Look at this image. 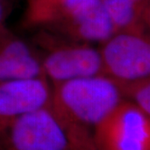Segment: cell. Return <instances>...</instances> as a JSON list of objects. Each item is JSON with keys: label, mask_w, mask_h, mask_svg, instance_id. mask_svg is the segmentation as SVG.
<instances>
[{"label": "cell", "mask_w": 150, "mask_h": 150, "mask_svg": "<svg viewBox=\"0 0 150 150\" xmlns=\"http://www.w3.org/2000/svg\"><path fill=\"white\" fill-rule=\"evenodd\" d=\"M115 33H149L150 0H100Z\"/></svg>", "instance_id": "10"}, {"label": "cell", "mask_w": 150, "mask_h": 150, "mask_svg": "<svg viewBox=\"0 0 150 150\" xmlns=\"http://www.w3.org/2000/svg\"><path fill=\"white\" fill-rule=\"evenodd\" d=\"M99 0H27L23 24L29 29L48 28Z\"/></svg>", "instance_id": "9"}, {"label": "cell", "mask_w": 150, "mask_h": 150, "mask_svg": "<svg viewBox=\"0 0 150 150\" xmlns=\"http://www.w3.org/2000/svg\"><path fill=\"white\" fill-rule=\"evenodd\" d=\"M2 132L11 150H68L69 135L49 104L19 115Z\"/></svg>", "instance_id": "4"}, {"label": "cell", "mask_w": 150, "mask_h": 150, "mask_svg": "<svg viewBox=\"0 0 150 150\" xmlns=\"http://www.w3.org/2000/svg\"><path fill=\"white\" fill-rule=\"evenodd\" d=\"M123 100L150 115V76L130 80H114Z\"/></svg>", "instance_id": "11"}, {"label": "cell", "mask_w": 150, "mask_h": 150, "mask_svg": "<svg viewBox=\"0 0 150 150\" xmlns=\"http://www.w3.org/2000/svg\"><path fill=\"white\" fill-rule=\"evenodd\" d=\"M98 49L103 75L113 80L150 76L149 33H115Z\"/></svg>", "instance_id": "3"}, {"label": "cell", "mask_w": 150, "mask_h": 150, "mask_svg": "<svg viewBox=\"0 0 150 150\" xmlns=\"http://www.w3.org/2000/svg\"><path fill=\"white\" fill-rule=\"evenodd\" d=\"M123 100L113 79L103 74L51 83L49 107L66 130L95 128Z\"/></svg>", "instance_id": "1"}, {"label": "cell", "mask_w": 150, "mask_h": 150, "mask_svg": "<svg viewBox=\"0 0 150 150\" xmlns=\"http://www.w3.org/2000/svg\"><path fill=\"white\" fill-rule=\"evenodd\" d=\"M48 29L72 40L87 43H101L115 31L100 0Z\"/></svg>", "instance_id": "8"}, {"label": "cell", "mask_w": 150, "mask_h": 150, "mask_svg": "<svg viewBox=\"0 0 150 150\" xmlns=\"http://www.w3.org/2000/svg\"><path fill=\"white\" fill-rule=\"evenodd\" d=\"M105 150H149L150 115L122 100L94 128Z\"/></svg>", "instance_id": "5"}, {"label": "cell", "mask_w": 150, "mask_h": 150, "mask_svg": "<svg viewBox=\"0 0 150 150\" xmlns=\"http://www.w3.org/2000/svg\"><path fill=\"white\" fill-rule=\"evenodd\" d=\"M43 76L37 54L6 23L0 26V80Z\"/></svg>", "instance_id": "7"}, {"label": "cell", "mask_w": 150, "mask_h": 150, "mask_svg": "<svg viewBox=\"0 0 150 150\" xmlns=\"http://www.w3.org/2000/svg\"><path fill=\"white\" fill-rule=\"evenodd\" d=\"M31 46L50 83L102 74L98 49L48 29H36Z\"/></svg>", "instance_id": "2"}, {"label": "cell", "mask_w": 150, "mask_h": 150, "mask_svg": "<svg viewBox=\"0 0 150 150\" xmlns=\"http://www.w3.org/2000/svg\"><path fill=\"white\" fill-rule=\"evenodd\" d=\"M8 6L7 0H0V26L5 23V19L8 15Z\"/></svg>", "instance_id": "12"}, {"label": "cell", "mask_w": 150, "mask_h": 150, "mask_svg": "<svg viewBox=\"0 0 150 150\" xmlns=\"http://www.w3.org/2000/svg\"><path fill=\"white\" fill-rule=\"evenodd\" d=\"M51 83L45 77L0 80V133L19 115L49 104Z\"/></svg>", "instance_id": "6"}]
</instances>
